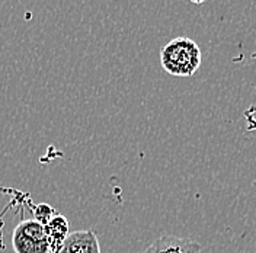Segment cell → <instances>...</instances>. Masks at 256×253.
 Wrapping results in <instances>:
<instances>
[{
	"label": "cell",
	"instance_id": "6da1fadb",
	"mask_svg": "<svg viewBox=\"0 0 256 253\" xmlns=\"http://www.w3.org/2000/svg\"><path fill=\"white\" fill-rule=\"evenodd\" d=\"M160 63L172 76L190 78L201 66V50L191 38L178 36L162 47Z\"/></svg>",
	"mask_w": 256,
	"mask_h": 253
},
{
	"label": "cell",
	"instance_id": "7a4b0ae2",
	"mask_svg": "<svg viewBox=\"0 0 256 253\" xmlns=\"http://www.w3.org/2000/svg\"><path fill=\"white\" fill-rule=\"evenodd\" d=\"M12 244L15 253H48L51 243L46 227L36 220H25L16 226Z\"/></svg>",
	"mask_w": 256,
	"mask_h": 253
},
{
	"label": "cell",
	"instance_id": "3957f363",
	"mask_svg": "<svg viewBox=\"0 0 256 253\" xmlns=\"http://www.w3.org/2000/svg\"><path fill=\"white\" fill-rule=\"evenodd\" d=\"M143 253H202V246L190 238L162 236Z\"/></svg>",
	"mask_w": 256,
	"mask_h": 253
},
{
	"label": "cell",
	"instance_id": "277c9868",
	"mask_svg": "<svg viewBox=\"0 0 256 253\" xmlns=\"http://www.w3.org/2000/svg\"><path fill=\"white\" fill-rule=\"evenodd\" d=\"M58 253H100L99 242L92 230L68 234Z\"/></svg>",
	"mask_w": 256,
	"mask_h": 253
},
{
	"label": "cell",
	"instance_id": "5b68a950",
	"mask_svg": "<svg viewBox=\"0 0 256 253\" xmlns=\"http://www.w3.org/2000/svg\"><path fill=\"white\" fill-rule=\"evenodd\" d=\"M44 227H46V233H47L48 238H50L51 246L54 243V246L62 249L63 243L68 236V220L64 216L57 214Z\"/></svg>",
	"mask_w": 256,
	"mask_h": 253
},
{
	"label": "cell",
	"instance_id": "8992f818",
	"mask_svg": "<svg viewBox=\"0 0 256 253\" xmlns=\"http://www.w3.org/2000/svg\"><path fill=\"white\" fill-rule=\"evenodd\" d=\"M52 217H54V210L47 204H41L35 210V220L41 222L42 226H46Z\"/></svg>",
	"mask_w": 256,
	"mask_h": 253
},
{
	"label": "cell",
	"instance_id": "52a82bcc",
	"mask_svg": "<svg viewBox=\"0 0 256 253\" xmlns=\"http://www.w3.org/2000/svg\"><path fill=\"white\" fill-rule=\"evenodd\" d=\"M190 2H191V3H194V4H202L206 0H190Z\"/></svg>",
	"mask_w": 256,
	"mask_h": 253
}]
</instances>
